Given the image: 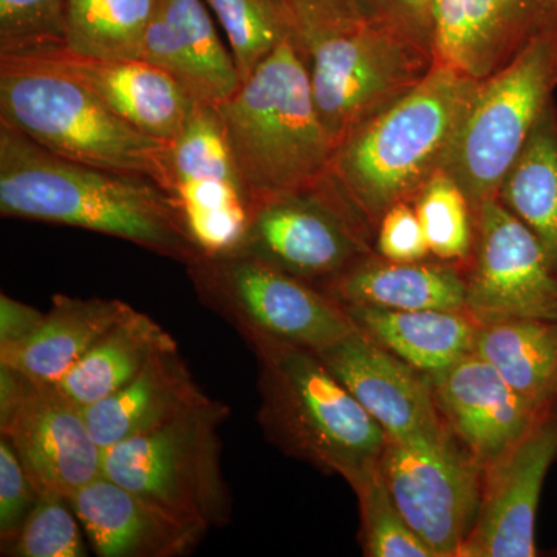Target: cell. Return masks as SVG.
<instances>
[{
    "instance_id": "obj_1",
    "label": "cell",
    "mask_w": 557,
    "mask_h": 557,
    "mask_svg": "<svg viewBox=\"0 0 557 557\" xmlns=\"http://www.w3.org/2000/svg\"><path fill=\"white\" fill-rule=\"evenodd\" d=\"M0 214L106 234L185 267L203 256L159 183L61 159L3 123Z\"/></svg>"
},
{
    "instance_id": "obj_2",
    "label": "cell",
    "mask_w": 557,
    "mask_h": 557,
    "mask_svg": "<svg viewBox=\"0 0 557 557\" xmlns=\"http://www.w3.org/2000/svg\"><path fill=\"white\" fill-rule=\"evenodd\" d=\"M479 81L434 64L394 106L339 143L329 175L373 233L388 208L412 203L438 170Z\"/></svg>"
},
{
    "instance_id": "obj_3",
    "label": "cell",
    "mask_w": 557,
    "mask_h": 557,
    "mask_svg": "<svg viewBox=\"0 0 557 557\" xmlns=\"http://www.w3.org/2000/svg\"><path fill=\"white\" fill-rule=\"evenodd\" d=\"M245 343L258 361V420L269 442L351 487L379 467L386 432L317 351L267 336Z\"/></svg>"
},
{
    "instance_id": "obj_4",
    "label": "cell",
    "mask_w": 557,
    "mask_h": 557,
    "mask_svg": "<svg viewBox=\"0 0 557 557\" xmlns=\"http://www.w3.org/2000/svg\"><path fill=\"white\" fill-rule=\"evenodd\" d=\"M215 109L252 208L310 188L327 175L336 148L319 119L309 69L293 40L278 46Z\"/></svg>"
},
{
    "instance_id": "obj_5",
    "label": "cell",
    "mask_w": 557,
    "mask_h": 557,
    "mask_svg": "<svg viewBox=\"0 0 557 557\" xmlns=\"http://www.w3.org/2000/svg\"><path fill=\"white\" fill-rule=\"evenodd\" d=\"M0 123L61 159L150 178L172 194L170 145L135 129L49 61L0 57Z\"/></svg>"
},
{
    "instance_id": "obj_6",
    "label": "cell",
    "mask_w": 557,
    "mask_h": 557,
    "mask_svg": "<svg viewBox=\"0 0 557 557\" xmlns=\"http://www.w3.org/2000/svg\"><path fill=\"white\" fill-rule=\"evenodd\" d=\"M556 89L557 30L479 81L442 166L463 189L474 214L497 196Z\"/></svg>"
},
{
    "instance_id": "obj_7",
    "label": "cell",
    "mask_w": 557,
    "mask_h": 557,
    "mask_svg": "<svg viewBox=\"0 0 557 557\" xmlns=\"http://www.w3.org/2000/svg\"><path fill=\"white\" fill-rule=\"evenodd\" d=\"M230 408L211 399L148 434L104 449L102 475L183 522L207 528L231 520L219 428Z\"/></svg>"
},
{
    "instance_id": "obj_8",
    "label": "cell",
    "mask_w": 557,
    "mask_h": 557,
    "mask_svg": "<svg viewBox=\"0 0 557 557\" xmlns=\"http://www.w3.org/2000/svg\"><path fill=\"white\" fill-rule=\"evenodd\" d=\"M186 269L201 304L244 339L267 336L319 354L358 330L317 285L251 256L203 255Z\"/></svg>"
},
{
    "instance_id": "obj_9",
    "label": "cell",
    "mask_w": 557,
    "mask_h": 557,
    "mask_svg": "<svg viewBox=\"0 0 557 557\" xmlns=\"http://www.w3.org/2000/svg\"><path fill=\"white\" fill-rule=\"evenodd\" d=\"M299 51L319 119L335 148L416 89L434 67L432 54L370 22L319 36Z\"/></svg>"
},
{
    "instance_id": "obj_10",
    "label": "cell",
    "mask_w": 557,
    "mask_h": 557,
    "mask_svg": "<svg viewBox=\"0 0 557 557\" xmlns=\"http://www.w3.org/2000/svg\"><path fill=\"white\" fill-rule=\"evenodd\" d=\"M233 252L325 284L375 252V233L329 172L310 188L282 194L252 208L247 234Z\"/></svg>"
},
{
    "instance_id": "obj_11",
    "label": "cell",
    "mask_w": 557,
    "mask_h": 557,
    "mask_svg": "<svg viewBox=\"0 0 557 557\" xmlns=\"http://www.w3.org/2000/svg\"><path fill=\"white\" fill-rule=\"evenodd\" d=\"M0 432L39 494L73 496L102 475L104 449L81 406L58 384L36 383L0 364Z\"/></svg>"
},
{
    "instance_id": "obj_12",
    "label": "cell",
    "mask_w": 557,
    "mask_h": 557,
    "mask_svg": "<svg viewBox=\"0 0 557 557\" xmlns=\"http://www.w3.org/2000/svg\"><path fill=\"white\" fill-rule=\"evenodd\" d=\"M465 269V310L479 325L508 319L557 321V267L536 234L498 197L475 212Z\"/></svg>"
},
{
    "instance_id": "obj_13",
    "label": "cell",
    "mask_w": 557,
    "mask_h": 557,
    "mask_svg": "<svg viewBox=\"0 0 557 557\" xmlns=\"http://www.w3.org/2000/svg\"><path fill=\"white\" fill-rule=\"evenodd\" d=\"M381 478L403 518L435 557H460L474 528L483 469L453 435L434 443L387 440Z\"/></svg>"
},
{
    "instance_id": "obj_14",
    "label": "cell",
    "mask_w": 557,
    "mask_h": 557,
    "mask_svg": "<svg viewBox=\"0 0 557 557\" xmlns=\"http://www.w3.org/2000/svg\"><path fill=\"white\" fill-rule=\"evenodd\" d=\"M557 460V398L491 467L483 471L474 528L460 557L536 556V515L542 487Z\"/></svg>"
},
{
    "instance_id": "obj_15",
    "label": "cell",
    "mask_w": 557,
    "mask_h": 557,
    "mask_svg": "<svg viewBox=\"0 0 557 557\" xmlns=\"http://www.w3.org/2000/svg\"><path fill=\"white\" fill-rule=\"evenodd\" d=\"M318 355L391 442L434 443L448 437L428 376L364 333L355 330Z\"/></svg>"
},
{
    "instance_id": "obj_16",
    "label": "cell",
    "mask_w": 557,
    "mask_h": 557,
    "mask_svg": "<svg viewBox=\"0 0 557 557\" xmlns=\"http://www.w3.org/2000/svg\"><path fill=\"white\" fill-rule=\"evenodd\" d=\"M426 376L443 424L483 471L525 434L545 408L508 386L475 354Z\"/></svg>"
},
{
    "instance_id": "obj_17",
    "label": "cell",
    "mask_w": 557,
    "mask_h": 557,
    "mask_svg": "<svg viewBox=\"0 0 557 557\" xmlns=\"http://www.w3.org/2000/svg\"><path fill=\"white\" fill-rule=\"evenodd\" d=\"M557 30V0H438L434 64L475 81Z\"/></svg>"
},
{
    "instance_id": "obj_18",
    "label": "cell",
    "mask_w": 557,
    "mask_h": 557,
    "mask_svg": "<svg viewBox=\"0 0 557 557\" xmlns=\"http://www.w3.org/2000/svg\"><path fill=\"white\" fill-rule=\"evenodd\" d=\"M30 57L57 65L135 129L160 141L177 137L199 104L170 73L145 60H98L65 47Z\"/></svg>"
},
{
    "instance_id": "obj_19",
    "label": "cell",
    "mask_w": 557,
    "mask_h": 557,
    "mask_svg": "<svg viewBox=\"0 0 557 557\" xmlns=\"http://www.w3.org/2000/svg\"><path fill=\"white\" fill-rule=\"evenodd\" d=\"M70 505L100 557L185 556L208 531L175 519L104 475L79 490Z\"/></svg>"
},
{
    "instance_id": "obj_20",
    "label": "cell",
    "mask_w": 557,
    "mask_h": 557,
    "mask_svg": "<svg viewBox=\"0 0 557 557\" xmlns=\"http://www.w3.org/2000/svg\"><path fill=\"white\" fill-rule=\"evenodd\" d=\"M141 60L170 73L201 104L228 100L242 84L233 53L203 0H159Z\"/></svg>"
},
{
    "instance_id": "obj_21",
    "label": "cell",
    "mask_w": 557,
    "mask_h": 557,
    "mask_svg": "<svg viewBox=\"0 0 557 557\" xmlns=\"http://www.w3.org/2000/svg\"><path fill=\"white\" fill-rule=\"evenodd\" d=\"M180 355L178 344L163 348L115 394L84 408L102 449L156 431L190 409L211 401Z\"/></svg>"
},
{
    "instance_id": "obj_22",
    "label": "cell",
    "mask_w": 557,
    "mask_h": 557,
    "mask_svg": "<svg viewBox=\"0 0 557 557\" xmlns=\"http://www.w3.org/2000/svg\"><path fill=\"white\" fill-rule=\"evenodd\" d=\"M318 288L343 307L467 311L463 265L438 259L394 262L373 252Z\"/></svg>"
},
{
    "instance_id": "obj_23",
    "label": "cell",
    "mask_w": 557,
    "mask_h": 557,
    "mask_svg": "<svg viewBox=\"0 0 557 557\" xmlns=\"http://www.w3.org/2000/svg\"><path fill=\"white\" fill-rule=\"evenodd\" d=\"M129 309L119 299L54 295L39 329L21 346L0 351V364L36 383L60 384Z\"/></svg>"
},
{
    "instance_id": "obj_24",
    "label": "cell",
    "mask_w": 557,
    "mask_h": 557,
    "mask_svg": "<svg viewBox=\"0 0 557 557\" xmlns=\"http://www.w3.org/2000/svg\"><path fill=\"white\" fill-rule=\"evenodd\" d=\"M359 332L423 375L474 354L479 324L467 311L344 307Z\"/></svg>"
},
{
    "instance_id": "obj_25",
    "label": "cell",
    "mask_w": 557,
    "mask_h": 557,
    "mask_svg": "<svg viewBox=\"0 0 557 557\" xmlns=\"http://www.w3.org/2000/svg\"><path fill=\"white\" fill-rule=\"evenodd\" d=\"M174 344L177 341L159 322L131 307L58 386L87 408L126 386L153 355Z\"/></svg>"
},
{
    "instance_id": "obj_26",
    "label": "cell",
    "mask_w": 557,
    "mask_h": 557,
    "mask_svg": "<svg viewBox=\"0 0 557 557\" xmlns=\"http://www.w3.org/2000/svg\"><path fill=\"white\" fill-rule=\"evenodd\" d=\"M474 354L534 405L557 398V321L508 319L479 325Z\"/></svg>"
},
{
    "instance_id": "obj_27",
    "label": "cell",
    "mask_w": 557,
    "mask_h": 557,
    "mask_svg": "<svg viewBox=\"0 0 557 557\" xmlns=\"http://www.w3.org/2000/svg\"><path fill=\"white\" fill-rule=\"evenodd\" d=\"M498 200L533 231L557 267V106L537 121L525 148L497 193Z\"/></svg>"
},
{
    "instance_id": "obj_28",
    "label": "cell",
    "mask_w": 557,
    "mask_h": 557,
    "mask_svg": "<svg viewBox=\"0 0 557 557\" xmlns=\"http://www.w3.org/2000/svg\"><path fill=\"white\" fill-rule=\"evenodd\" d=\"M159 0H67L65 49L98 60H141Z\"/></svg>"
},
{
    "instance_id": "obj_29",
    "label": "cell",
    "mask_w": 557,
    "mask_h": 557,
    "mask_svg": "<svg viewBox=\"0 0 557 557\" xmlns=\"http://www.w3.org/2000/svg\"><path fill=\"white\" fill-rule=\"evenodd\" d=\"M225 32L242 81L296 32L282 0H203Z\"/></svg>"
},
{
    "instance_id": "obj_30",
    "label": "cell",
    "mask_w": 557,
    "mask_h": 557,
    "mask_svg": "<svg viewBox=\"0 0 557 557\" xmlns=\"http://www.w3.org/2000/svg\"><path fill=\"white\" fill-rule=\"evenodd\" d=\"M412 203L431 256L465 265L474 247L475 214L456 180L438 170Z\"/></svg>"
},
{
    "instance_id": "obj_31",
    "label": "cell",
    "mask_w": 557,
    "mask_h": 557,
    "mask_svg": "<svg viewBox=\"0 0 557 557\" xmlns=\"http://www.w3.org/2000/svg\"><path fill=\"white\" fill-rule=\"evenodd\" d=\"M168 145L172 190L177 183L189 180H222L245 188L215 106L199 102Z\"/></svg>"
},
{
    "instance_id": "obj_32",
    "label": "cell",
    "mask_w": 557,
    "mask_h": 557,
    "mask_svg": "<svg viewBox=\"0 0 557 557\" xmlns=\"http://www.w3.org/2000/svg\"><path fill=\"white\" fill-rule=\"evenodd\" d=\"M351 490L359 500V542L364 556L435 557L403 518L381 478L379 467L370 469Z\"/></svg>"
},
{
    "instance_id": "obj_33",
    "label": "cell",
    "mask_w": 557,
    "mask_h": 557,
    "mask_svg": "<svg viewBox=\"0 0 557 557\" xmlns=\"http://www.w3.org/2000/svg\"><path fill=\"white\" fill-rule=\"evenodd\" d=\"M67 0H0V57L65 47Z\"/></svg>"
},
{
    "instance_id": "obj_34",
    "label": "cell",
    "mask_w": 557,
    "mask_h": 557,
    "mask_svg": "<svg viewBox=\"0 0 557 557\" xmlns=\"http://www.w3.org/2000/svg\"><path fill=\"white\" fill-rule=\"evenodd\" d=\"M81 522L67 498L40 494L16 541L3 556L14 557H84L86 544Z\"/></svg>"
},
{
    "instance_id": "obj_35",
    "label": "cell",
    "mask_w": 557,
    "mask_h": 557,
    "mask_svg": "<svg viewBox=\"0 0 557 557\" xmlns=\"http://www.w3.org/2000/svg\"><path fill=\"white\" fill-rule=\"evenodd\" d=\"M438 0H361L362 20L434 57Z\"/></svg>"
},
{
    "instance_id": "obj_36",
    "label": "cell",
    "mask_w": 557,
    "mask_h": 557,
    "mask_svg": "<svg viewBox=\"0 0 557 557\" xmlns=\"http://www.w3.org/2000/svg\"><path fill=\"white\" fill-rule=\"evenodd\" d=\"M39 491L5 437L0 438V542L2 555L13 545L39 500Z\"/></svg>"
},
{
    "instance_id": "obj_37",
    "label": "cell",
    "mask_w": 557,
    "mask_h": 557,
    "mask_svg": "<svg viewBox=\"0 0 557 557\" xmlns=\"http://www.w3.org/2000/svg\"><path fill=\"white\" fill-rule=\"evenodd\" d=\"M296 32V47L329 33L346 30L362 20L361 0H282Z\"/></svg>"
},
{
    "instance_id": "obj_38",
    "label": "cell",
    "mask_w": 557,
    "mask_h": 557,
    "mask_svg": "<svg viewBox=\"0 0 557 557\" xmlns=\"http://www.w3.org/2000/svg\"><path fill=\"white\" fill-rule=\"evenodd\" d=\"M375 252L394 262H418L431 256L413 203L401 201L384 212L376 226Z\"/></svg>"
},
{
    "instance_id": "obj_39",
    "label": "cell",
    "mask_w": 557,
    "mask_h": 557,
    "mask_svg": "<svg viewBox=\"0 0 557 557\" xmlns=\"http://www.w3.org/2000/svg\"><path fill=\"white\" fill-rule=\"evenodd\" d=\"M46 314L27 304L0 295V351L21 346L42 324Z\"/></svg>"
}]
</instances>
